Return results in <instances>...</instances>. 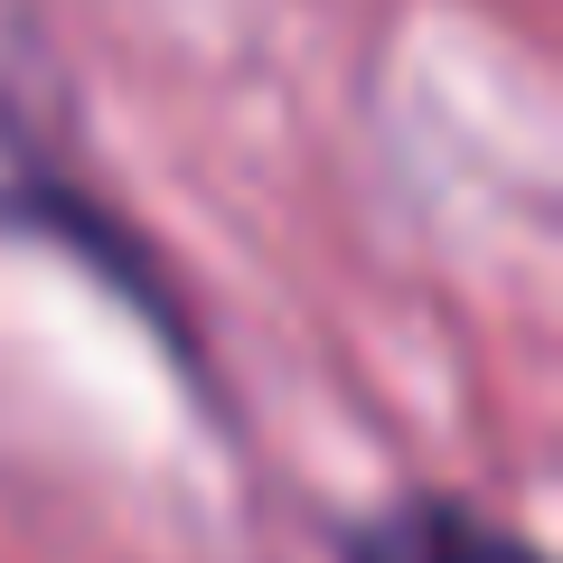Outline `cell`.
I'll return each mask as SVG.
<instances>
[{
    "mask_svg": "<svg viewBox=\"0 0 563 563\" xmlns=\"http://www.w3.org/2000/svg\"><path fill=\"white\" fill-rule=\"evenodd\" d=\"M347 563H536V544H517L461 498H404L347 536Z\"/></svg>",
    "mask_w": 563,
    "mask_h": 563,
    "instance_id": "2",
    "label": "cell"
},
{
    "mask_svg": "<svg viewBox=\"0 0 563 563\" xmlns=\"http://www.w3.org/2000/svg\"><path fill=\"white\" fill-rule=\"evenodd\" d=\"M66 179H57V113H47V57H38V20L20 0H0V217H57Z\"/></svg>",
    "mask_w": 563,
    "mask_h": 563,
    "instance_id": "1",
    "label": "cell"
}]
</instances>
